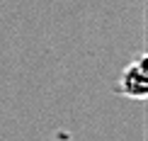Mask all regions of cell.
<instances>
[{"instance_id":"1","label":"cell","mask_w":148,"mask_h":141,"mask_svg":"<svg viewBox=\"0 0 148 141\" xmlns=\"http://www.w3.org/2000/svg\"><path fill=\"white\" fill-rule=\"evenodd\" d=\"M119 93L134 100H141L148 93V76H146V54H138L119 76Z\"/></svg>"}]
</instances>
